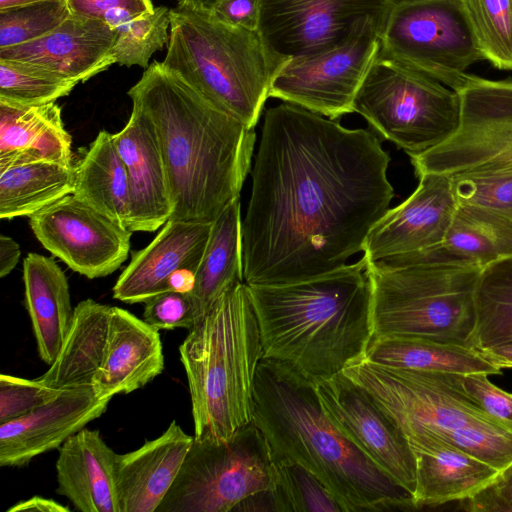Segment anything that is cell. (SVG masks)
I'll list each match as a JSON object with an SVG mask.
<instances>
[{
	"label": "cell",
	"instance_id": "cell-11",
	"mask_svg": "<svg viewBox=\"0 0 512 512\" xmlns=\"http://www.w3.org/2000/svg\"><path fill=\"white\" fill-rule=\"evenodd\" d=\"M343 373L369 392L407 438L499 420L465 394L460 374L396 368L366 358Z\"/></svg>",
	"mask_w": 512,
	"mask_h": 512
},
{
	"label": "cell",
	"instance_id": "cell-33",
	"mask_svg": "<svg viewBox=\"0 0 512 512\" xmlns=\"http://www.w3.org/2000/svg\"><path fill=\"white\" fill-rule=\"evenodd\" d=\"M75 166L36 162L0 171V218L13 219L38 213L73 194Z\"/></svg>",
	"mask_w": 512,
	"mask_h": 512
},
{
	"label": "cell",
	"instance_id": "cell-52",
	"mask_svg": "<svg viewBox=\"0 0 512 512\" xmlns=\"http://www.w3.org/2000/svg\"><path fill=\"white\" fill-rule=\"evenodd\" d=\"M196 271L183 268L176 271L168 281L169 290L189 293L195 285Z\"/></svg>",
	"mask_w": 512,
	"mask_h": 512
},
{
	"label": "cell",
	"instance_id": "cell-25",
	"mask_svg": "<svg viewBox=\"0 0 512 512\" xmlns=\"http://www.w3.org/2000/svg\"><path fill=\"white\" fill-rule=\"evenodd\" d=\"M116 456L98 430L81 429L59 448L56 492L81 512H120Z\"/></svg>",
	"mask_w": 512,
	"mask_h": 512
},
{
	"label": "cell",
	"instance_id": "cell-55",
	"mask_svg": "<svg viewBox=\"0 0 512 512\" xmlns=\"http://www.w3.org/2000/svg\"><path fill=\"white\" fill-rule=\"evenodd\" d=\"M510 479H512V463L505 469L501 470L497 474V476L494 478V480H510Z\"/></svg>",
	"mask_w": 512,
	"mask_h": 512
},
{
	"label": "cell",
	"instance_id": "cell-28",
	"mask_svg": "<svg viewBox=\"0 0 512 512\" xmlns=\"http://www.w3.org/2000/svg\"><path fill=\"white\" fill-rule=\"evenodd\" d=\"M23 282L38 355L44 363L51 365L74 316L67 277L52 258L29 253L23 261Z\"/></svg>",
	"mask_w": 512,
	"mask_h": 512
},
{
	"label": "cell",
	"instance_id": "cell-3",
	"mask_svg": "<svg viewBox=\"0 0 512 512\" xmlns=\"http://www.w3.org/2000/svg\"><path fill=\"white\" fill-rule=\"evenodd\" d=\"M252 420L274 461H292L312 472L344 512L416 509L412 496L337 429L322 407L316 384L289 366L262 358Z\"/></svg>",
	"mask_w": 512,
	"mask_h": 512
},
{
	"label": "cell",
	"instance_id": "cell-17",
	"mask_svg": "<svg viewBox=\"0 0 512 512\" xmlns=\"http://www.w3.org/2000/svg\"><path fill=\"white\" fill-rule=\"evenodd\" d=\"M418 177L415 191L370 231L363 249L367 261L421 251L444 239L458 205L451 177L438 173Z\"/></svg>",
	"mask_w": 512,
	"mask_h": 512
},
{
	"label": "cell",
	"instance_id": "cell-4",
	"mask_svg": "<svg viewBox=\"0 0 512 512\" xmlns=\"http://www.w3.org/2000/svg\"><path fill=\"white\" fill-rule=\"evenodd\" d=\"M368 262L307 281L248 286L264 357L315 384L366 358L374 338Z\"/></svg>",
	"mask_w": 512,
	"mask_h": 512
},
{
	"label": "cell",
	"instance_id": "cell-49",
	"mask_svg": "<svg viewBox=\"0 0 512 512\" xmlns=\"http://www.w3.org/2000/svg\"><path fill=\"white\" fill-rule=\"evenodd\" d=\"M20 247L18 243L9 236H0V277L3 278L11 273L20 259Z\"/></svg>",
	"mask_w": 512,
	"mask_h": 512
},
{
	"label": "cell",
	"instance_id": "cell-12",
	"mask_svg": "<svg viewBox=\"0 0 512 512\" xmlns=\"http://www.w3.org/2000/svg\"><path fill=\"white\" fill-rule=\"evenodd\" d=\"M457 130L430 150L410 156L417 176H453L467 171L512 166V79L489 80L470 74L456 91Z\"/></svg>",
	"mask_w": 512,
	"mask_h": 512
},
{
	"label": "cell",
	"instance_id": "cell-31",
	"mask_svg": "<svg viewBox=\"0 0 512 512\" xmlns=\"http://www.w3.org/2000/svg\"><path fill=\"white\" fill-rule=\"evenodd\" d=\"M240 206V198L235 199L213 221L194 288L189 292L197 321L228 289L244 282Z\"/></svg>",
	"mask_w": 512,
	"mask_h": 512
},
{
	"label": "cell",
	"instance_id": "cell-1",
	"mask_svg": "<svg viewBox=\"0 0 512 512\" xmlns=\"http://www.w3.org/2000/svg\"><path fill=\"white\" fill-rule=\"evenodd\" d=\"M389 162L368 129L287 102L269 108L241 224L244 283L286 285L346 266L389 210Z\"/></svg>",
	"mask_w": 512,
	"mask_h": 512
},
{
	"label": "cell",
	"instance_id": "cell-7",
	"mask_svg": "<svg viewBox=\"0 0 512 512\" xmlns=\"http://www.w3.org/2000/svg\"><path fill=\"white\" fill-rule=\"evenodd\" d=\"M367 262L374 337H423L470 345L474 293L482 268L394 256Z\"/></svg>",
	"mask_w": 512,
	"mask_h": 512
},
{
	"label": "cell",
	"instance_id": "cell-26",
	"mask_svg": "<svg viewBox=\"0 0 512 512\" xmlns=\"http://www.w3.org/2000/svg\"><path fill=\"white\" fill-rule=\"evenodd\" d=\"M510 256L512 219L483 207L458 203L440 243L394 257L411 262L474 265L483 269Z\"/></svg>",
	"mask_w": 512,
	"mask_h": 512
},
{
	"label": "cell",
	"instance_id": "cell-15",
	"mask_svg": "<svg viewBox=\"0 0 512 512\" xmlns=\"http://www.w3.org/2000/svg\"><path fill=\"white\" fill-rule=\"evenodd\" d=\"M316 390L343 436L412 496L416 464L408 439L369 392L343 372L316 383Z\"/></svg>",
	"mask_w": 512,
	"mask_h": 512
},
{
	"label": "cell",
	"instance_id": "cell-20",
	"mask_svg": "<svg viewBox=\"0 0 512 512\" xmlns=\"http://www.w3.org/2000/svg\"><path fill=\"white\" fill-rule=\"evenodd\" d=\"M213 222L170 219L143 249L132 253L113 287V297L134 304L170 291L168 281L178 270L197 271Z\"/></svg>",
	"mask_w": 512,
	"mask_h": 512
},
{
	"label": "cell",
	"instance_id": "cell-46",
	"mask_svg": "<svg viewBox=\"0 0 512 512\" xmlns=\"http://www.w3.org/2000/svg\"><path fill=\"white\" fill-rule=\"evenodd\" d=\"M460 504L469 512H512V479L494 480Z\"/></svg>",
	"mask_w": 512,
	"mask_h": 512
},
{
	"label": "cell",
	"instance_id": "cell-35",
	"mask_svg": "<svg viewBox=\"0 0 512 512\" xmlns=\"http://www.w3.org/2000/svg\"><path fill=\"white\" fill-rule=\"evenodd\" d=\"M483 52L495 68L512 70V0H462Z\"/></svg>",
	"mask_w": 512,
	"mask_h": 512
},
{
	"label": "cell",
	"instance_id": "cell-14",
	"mask_svg": "<svg viewBox=\"0 0 512 512\" xmlns=\"http://www.w3.org/2000/svg\"><path fill=\"white\" fill-rule=\"evenodd\" d=\"M382 30L369 19L345 44L285 62L273 78L269 97L334 120L354 112L357 93L378 56Z\"/></svg>",
	"mask_w": 512,
	"mask_h": 512
},
{
	"label": "cell",
	"instance_id": "cell-27",
	"mask_svg": "<svg viewBox=\"0 0 512 512\" xmlns=\"http://www.w3.org/2000/svg\"><path fill=\"white\" fill-rule=\"evenodd\" d=\"M36 162L72 164V139L56 102L23 106L0 101V171Z\"/></svg>",
	"mask_w": 512,
	"mask_h": 512
},
{
	"label": "cell",
	"instance_id": "cell-54",
	"mask_svg": "<svg viewBox=\"0 0 512 512\" xmlns=\"http://www.w3.org/2000/svg\"><path fill=\"white\" fill-rule=\"evenodd\" d=\"M43 0H0V9H6L14 6L30 4Z\"/></svg>",
	"mask_w": 512,
	"mask_h": 512
},
{
	"label": "cell",
	"instance_id": "cell-29",
	"mask_svg": "<svg viewBox=\"0 0 512 512\" xmlns=\"http://www.w3.org/2000/svg\"><path fill=\"white\" fill-rule=\"evenodd\" d=\"M110 312L111 306L92 299L79 302L59 354L36 379L61 391L93 388L105 354Z\"/></svg>",
	"mask_w": 512,
	"mask_h": 512
},
{
	"label": "cell",
	"instance_id": "cell-32",
	"mask_svg": "<svg viewBox=\"0 0 512 512\" xmlns=\"http://www.w3.org/2000/svg\"><path fill=\"white\" fill-rule=\"evenodd\" d=\"M73 195L127 228L130 208L129 180L113 134L101 130L75 167Z\"/></svg>",
	"mask_w": 512,
	"mask_h": 512
},
{
	"label": "cell",
	"instance_id": "cell-39",
	"mask_svg": "<svg viewBox=\"0 0 512 512\" xmlns=\"http://www.w3.org/2000/svg\"><path fill=\"white\" fill-rule=\"evenodd\" d=\"M70 15L67 0H43L0 9V49L35 41Z\"/></svg>",
	"mask_w": 512,
	"mask_h": 512
},
{
	"label": "cell",
	"instance_id": "cell-23",
	"mask_svg": "<svg viewBox=\"0 0 512 512\" xmlns=\"http://www.w3.org/2000/svg\"><path fill=\"white\" fill-rule=\"evenodd\" d=\"M159 330L129 311L111 306L106 349L93 390L101 399L144 387L164 369Z\"/></svg>",
	"mask_w": 512,
	"mask_h": 512
},
{
	"label": "cell",
	"instance_id": "cell-36",
	"mask_svg": "<svg viewBox=\"0 0 512 512\" xmlns=\"http://www.w3.org/2000/svg\"><path fill=\"white\" fill-rule=\"evenodd\" d=\"M77 84L37 66L0 59V101L37 106L67 96Z\"/></svg>",
	"mask_w": 512,
	"mask_h": 512
},
{
	"label": "cell",
	"instance_id": "cell-42",
	"mask_svg": "<svg viewBox=\"0 0 512 512\" xmlns=\"http://www.w3.org/2000/svg\"><path fill=\"white\" fill-rule=\"evenodd\" d=\"M61 393L35 379L0 375V424L19 419Z\"/></svg>",
	"mask_w": 512,
	"mask_h": 512
},
{
	"label": "cell",
	"instance_id": "cell-40",
	"mask_svg": "<svg viewBox=\"0 0 512 512\" xmlns=\"http://www.w3.org/2000/svg\"><path fill=\"white\" fill-rule=\"evenodd\" d=\"M450 177L459 204L483 207L512 219V166L477 169Z\"/></svg>",
	"mask_w": 512,
	"mask_h": 512
},
{
	"label": "cell",
	"instance_id": "cell-37",
	"mask_svg": "<svg viewBox=\"0 0 512 512\" xmlns=\"http://www.w3.org/2000/svg\"><path fill=\"white\" fill-rule=\"evenodd\" d=\"M170 9L155 7L150 13L137 16L115 29L113 46L115 62L127 67H149V59L169 41Z\"/></svg>",
	"mask_w": 512,
	"mask_h": 512
},
{
	"label": "cell",
	"instance_id": "cell-18",
	"mask_svg": "<svg viewBox=\"0 0 512 512\" xmlns=\"http://www.w3.org/2000/svg\"><path fill=\"white\" fill-rule=\"evenodd\" d=\"M116 37L105 21L71 14L35 41L0 49V59L25 62L78 84L116 64Z\"/></svg>",
	"mask_w": 512,
	"mask_h": 512
},
{
	"label": "cell",
	"instance_id": "cell-9",
	"mask_svg": "<svg viewBox=\"0 0 512 512\" xmlns=\"http://www.w3.org/2000/svg\"><path fill=\"white\" fill-rule=\"evenodd\" d=\"M353 110L409 156L439 145L460 122L454 90L379 54L357 93Z\"/></svg>",
	"mask_w": 512,
	"mask_h": 512
},
{
	"label": "cell",
	"instance_id": "cell-51",
	"mask_svg": "<svg viewBox=\"0 0 512 512\" xmlns=\"http://www.w3.org/2000/svg\"><path fill=\"white\" fill-rule=\"evenodd\" d=\"M481 355L499 369L512 368V343L478 349Z\"/></svg>",
	"mask_w": 512,
	"mask_h": 512
},
{
	"label": "cell",
	"instance_id": "cell-53",
	"mask_svg": "<svg viewBox=\"0 0 512 512\" xmlns=\"http://www.w3.org/2000/svg\"><path fill=\"white\" fill-rule=\"evenodd\" d=\"M219 0H178V6L199 11H209Z\"/></svg>",
	"mask_w": 512,
	"mask_h": 512
},
{
	"label": "cell",
	"instance_id": "cell-34",
	"mask_svg": "<svg viewBox=\"0 0 512 512\" xmlns=\"http://www.w3.org/2000/svg\"><path fill=\"white\" fill-rule=\"evenodd\" d=\"M474 301L475 325L469 344L483 349L512 343V256L481 270Z\"/></svg>",
	"mask_w": 512,
	"mask_h": 512
},
{
	"label": "cell",
	"instance_id": "cell-5",
	"mask_svg": "<svg viewBox=\"0 0 512 512\" xmlns=\"http://www.w3.org/2000/svg\"><path fill=\"white\" fill-rule=\"evenodd\" d=\"M194 437L229 438L252 421L253 390L264 357L248 286L235 284L189 329L179 346Z\"/></svg>",
	"mask_w": 512,
	"mask_h": 512
},
{
	"label": "cell",
	"instance_id": "cell-24",
	"mask_svg": "<svg viewBox=\"0 0 512 512\" xmlns=\"http://www.w3.org/2000/svg\"><path fill=\"white\" fill-rule=\"evenodd\" d=\"M415 457L416 509L463 501L490 484L499 471L443 438L420 435L407 438Z\"/></svg>",
	"mask_w": 512,
	"mask_h": 512
},
{
	"label": "cell",
	"instance_id": "cell-10",
	"mask_svg": "<svg viewBox=\"0 0 512 512\" xmlns=\"http://www.w3.org/2000/svg\"><path fill=\"white\" fill-rule=\"evenodd\" d=\"M380 56L455 92L485 60L462 0H397L380 35Z\"/></svg>",
	"mask_w": 512,
	"mask_h": 512
},
{
	"label": "cell",
	"instance_id": "cell-2",
	"mask_svg": "<svg viewBox=\"0 0 512 512\" xmlns=\"http://www.w3.org/2000/svg\"><path fill=\"white\" fill-rule=\"evenodd\" d=\"M154 127L173 204L170 219L213 222L240 198L254 129L222 111L154 61L128 91ZM169 219V220H170Z\"/></svg>",
	"mask_w": 512,
	"mask_h": 512
},
{
	"label": "cell",
	"instance_id": "cell-41",
	"mask_svg": "<svg viewBox=\"0 0 512 512\" xmlns=\"http://www.w3.org/2000/svg\"><path fill=\"white\" fill-rule=\"evenodd\" d=\"M436 436L491 465L499 472L512 463V424L505 421L469 423Z\"/></svg>",
	"mask_w": 512,
	"mask_h": 512
},
{
	"label": "cell",
	"instance_id": "cell-38",
	"mask_svg": "<svg viewBox=\"0 0 512 512\" xmlns=\"http://www.w3.org/2000/svg\"><path fill=\"white\" fill-rule=\"evenodd\" d=\"M275 463L278 481L273 491L277 512L343 511L327 487L305 467L288 460Z\"/></svg>",
	"mask_w": 512,
	"mask_h": 512
},
{
	"label": "cell",
	"instance_id": "cell-8",
	"mask_svg": "<svg viewBox=\"0 0 512 512\" xmlns=\"http://www.w3.org/2000/svg\"><path fill=\"white\" fill-rule=\"evenodd\" d=\"M277 481L269 444L252 420L226 439L194 437L157 512H232L247 497L273 489Z\"/></svg>",
	"mask_w": 512,
	"mask_h": 512
},
{
	"label": "cell",
	"instance_id": "cell-44",
	"mask_svg": "<svg viewBox=\"0 0 512 512\" xmlns=\"http://www.w3.org/2000/svg\"><path fill=\"white\" fill-rule=\"evenodd\" d=\"M72 15L105 21L114 30L154 10L151 0H67Z\"/></svg>",
	"mask_w": 512,
	"mask_h": 512
},
{
	"label": "cell",
	"instance_id": "cell-19",
	"mask_svg": "<svg viewBox=\"0 0 512 512\" xmlns=\"http://www.w3.org/2000/svg\"><path fill=\"white\" fill-rule=\"evenodd\" d=\"M111 400L97 397L93 388L63 390L35 411L0 424V466H25L35 457L59 449L99 418Z\"/></svg>",
	"mask_w": 512,
	"mask_h": 512
},
{
	"label": "cell",
	"instance_id": "cell-48",
	"mask_svg": "<svg viewBox=\"0 0 512 512\" xmlns=\"http://www.w3.org/2000/svg\"><path fill=\"white\" fill-rule=\"evenodd\" d=\"M69 512L70 508L50 498L33 496L14 504L7 512Z\"/></svg>",
	"mask_w": 512,
	"mask_h": 512
},
{
	"label": "cell",
	"instance_id": "cell-30",
	"mask_svg": "<svg viewBox=\"0 0 512 512\" xmlns=\"http://www.w3.org/2000/svg\"><path fill=\"white\" fill-rule=\"evenodd\" d=\"M366 359L396 368L451 373L500 374L501 369L485 359L475 347L423 337H374Z\"/></svg>",
	"mask_w": 512,
	"mask_h": 512
},
{
	"label": "cell",
	"instance_id": "cell-13",
	"mask_svg": "<svg viewBox=\"0 0 512 512\" xmlns=\"http://www.w3.org/2000/svg\"><path fill=\"white\" fill-rule=\"evenodd\" d=\"M397 0H261L258 32L285 62L335 49L372 19L384 28Z\"/></svg>",
	"mask_w": 512,
	"mask_h": 512
},
{
	"label": "cell",
	"instance_id": "cell-43",
	"mask_svg": "<svg viewBox=\"0 0 512 512\" xmlns=\"http://www.w3.org/2000/svg\"><path fill=\"white\" fill-rule=\"evenodd\" d=\"M144 304L143 319L157 330H189L197 321L189 293L170 290L153 296Z\"/></svg>",
	"mask_w": 512,
	"mask_h": 512
},
{
	"label": "cell",
	"instance_id": "cell-22",
	"mask_svg": "<svg viewBox=\"0 0 512 512\" xmlns=\"http://www.w3.org/2000/svg\"><path fill=\"white\" fill-rule=\"evenodd\" d=\"M194 436L173 420L157 438L117 454L115 479L120 512H157L173 486Z\"/></svg>",
	"mask_w": 512,
	"mask_h": 512
},
{
	"label": "cell",
	"instance_id": "cell-6",
	"mask_svg": "<svg viewBox=\"0 0 512 512\" xmlns=\"http://www.w3.org/2000/svg\"><path fill=\"white\" fill-rule=\"evenodd\" d=\"M161 64L216 107L254 129L273 78L283 65L258 30L225 24L208 12L170 9L168 49Z\"/></svg>",
	"mask_w": 512,
	"mask_h": 512
},
{
	"label": "cell",
	"instance_id": "cell-47",
	"mask_svg": "<svg viewBox=\"0 0 512 512\" xmlns=\"http://www.w3.org/2000/svg\"><path fill=\"white\" fill-rule=\"evenodd\" d=\"M260 5L261 0H219L207 12L225 24L258 30Z\"/></svg>",
	"mask_w": 512,
	"mask_h": 512
},
{
	"label": "cell",
	"instance_id": "cell-50",
	"mask_svg": "<svg viewBox=\"0 0 512 512\" xmlns=\"http://www.w3.org/2000/svg\"><path fill=\"white\" fill-rule=\"evenodd\" d=\"M234 511H277L273 489L257 492L241 501Z\"/></svg>",
	"mask_w": 512,
	"mask_h": 512
},
{
	"label": "cell",
	"instance_id": "cell-45",
	"mask_svg": "<svg viewBox=\"0 0 512 512\" xmlns=\"http://www.w3.org/2000/svg\"><path fill=\"white\" fill-rule=\"evenodd\" d=\"M486 373L460 375L465 394L488 415L512 424V394L493 384Z\"/></svg>",
	"mask_w": 512,
	"mask_h": 512
},
{
	"label": "cell",
	"instance_id": "cell-16",
	"mask_svg": "<svg viewBox=\"0 0 512 512\" xmlns=\"http://www.w3.org/2000/svg\"><path fill=\"white\" fill-rule=\"evenodd\" d=\"M29 219L31 230L42 246L89 279L115 272L130 252L132 232L73 194Z\"/></svg>",
	"mask_w": 512,
	"mask_h": 512
},
{
	"label": "cell",
	"instance_id": "cell-21",
	"mask_svg": "<svg viewBox=\"0 0 512 512\" xmlns=\"http://www.w3.org/2000/svg\"><path fill=\"white\" fill-rule=\"evenodd\" d=\"M113 138L129 180L127 228L131 232L156 231L171 218L173 204L154 127L141 111L132 108L125 127Z\"/></svg>",
	"mask_w": 512,
	"mask_h": 512
}]
</instances>
